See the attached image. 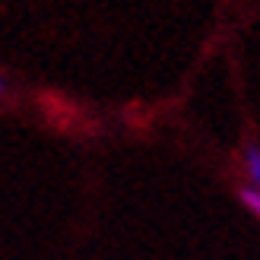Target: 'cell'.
Listing matches in <instances>:
<instances>
[{
  "label": "cell",
  "mask_w": 260,
  "mask_h": 260,
  "mask_svg": "<svg viewBox=\"0 0 260 260\" xmlns=\"http://www.w3.org/2000/svg\"><path fill=\"white\" fill-rule=\"evenodd\" d=\"M244 168H248L254 187L260 190V146L257 143H248V146H244Z\"/></svg>",
  "instance_id": "obj_1"
},
{
  "label": "cell",
  "mask_w": 260,
  "mask_h": 260,
  "mask_svg": "<svg viewBox=\"0 0 260 260\" xmlns=\"http://www.w3.org/2000/svg\"><path fill=\"white\" fill-rule=\"evenodd\" d=\"M238 200L248 206L254 216H260V190H257V187H241V190H238Z\"/></svg>",
  "instance_id": "obj_2"
},
{
  "label": "cell",
  "mask_w": 260,
  "mask_h": 260,
  "mask_svg": "<svg viewBox=\"0 0 260 260\" xmlns=\"http://www.w3.org/2000/svg\"><path fill=\"white\" fill-rule=\"evenodd\" d=\"M4 89H7V80H4V76H0V95H4Z\"/></svg>",
  "instance_id": "obj_3"
}]
</instances>
